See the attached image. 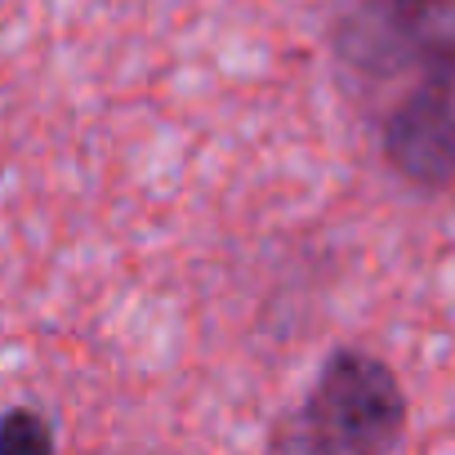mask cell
Here are the masks:
<instances>
[{
  "instance_id": "cell-1",
  "label": "cell",
  "mask_w": 455,
  "mask_h": 455,
  "mask_svg": "<svg viewBox=\"0 0 455 455\" xmlns=\"http://www.w3.org/2000/svg\"><path fill=\"white\" fill-rule=\"evenodd\" d=\"M411 402L397 371L366 348H335L295 411L268 428V455H397Z\"/></svg>"
},
{
  "instance_id": "cell-2",
  "label": "cell",
  "mask_w": 455,
  "mask_h": 455,
  "mask_svg": "<svg viewBox=\"0 0 455 455\" xmlns=\"http://www.w3.org/2000/svg\"><path fill=\"white\" fill-rule=\"evenodd\" d=\"M331 50L362 94L455 90V0H348L331 28Z\"/></svg>"
},
{
  "instance_id": "cell-3",
  "label": "cell",
  "mask_w": 455,
  "mask_h": 455,
  "mask_svg": "<svg viewBox=\"0 0 455 455\" xmlns=\"http://www.w3.org/2000/svg\"><path fill=\"white\" fill-rule=\"evenodd\" d=\"M379 156L415 192L455 183V90L415 85L379 108Z\"/></svg>"
},
{
  "instance_id": "cell-4",
  "label": "cell",
  "mask_w": 455,
  "mask_h": 455,
  "mask_svg": "<svg viewBox=\"0 0 455 455\" xmlns=\"http://www.w3.org/2000/svg\"><path fill=\"white\" fill-rule=\"evenodd\" d=\"M0 455H59V433L50 415L36 406L0 411Z\"/></svg>"
}]
</instances>
